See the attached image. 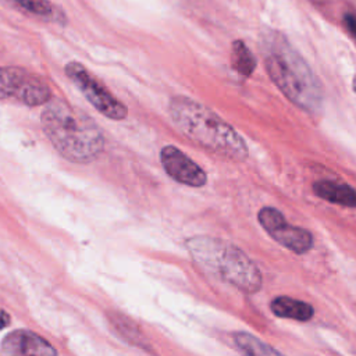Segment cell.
<instances>
[{
  "mask_svg": "<svg viewBox=\"0 0 356 356\" xmlns=\"http://www.w3.org/2000/svg\"><path fill=\"white\" fill-rule=\"evenodd\" d=\"M40 124L54 149L71 163L88 164L104 149V136L95 120L65 100H49Z\"/></svg>",
  "mask_w": 356,
  "mask_h": 356,
  "instance_id": "obj_1",
  "label": "cell"
},
{
  "mask_svg": "<svg viewBox=\"0 0 356 356\" xmlns=\"http://www.w3.org/2000/svg\"><path fill=\"white\" fill-rule=\"evenodd\" d=\"M168 113L178 129L196 145L225 159L246 160L249 149L245 139L211 108L188 96H174Z\"/></svg>",
  "mask_w": 356,
  "mask_h": 356,
  "instance_id": "obj_2",
  "label": "cell"
},
{
  "mask_svg": "<svg viewBox=\"0 0 356 356\" xmlns=\"http://www.w3.org/2000/svg\"><path fill=\"white\" fill-rule=\"evenodd\" d=\"M264 65L277 88L307 113H318L324 103L323 88L303 57L277 33L264 39Z\"/></svg>",
  "mask_w": 356,
  "mask_h": 356,
  "instance_id": "obj_3",
  "label": "cell"
},
{
  "mask_svg": "<svg viewBox=\"0 0 356 356\" xmlns=\"http://www.w3.org/2000/svg\"><path fill=\"white\" fill-rule=\"evenodd\" d=\"M186 249L200 268L246 293H256L263 285L256 263L231 242L213 236H192L186 239Z\"/></svg>",
  "mask_w": 356,
  "mask_h": 356,
  "instance_id": "obj_4",
  "label": "cell"
},
{
  "mask_svg": "<svg viewBox=\"0 0 356 356\" xmlns=\"http://www.w3.org/2000/svg\"><path fill=\"white\" fill-rule=\"evenodd\" d=\"M6 99L33 107L46 104L51 99V90L36 74L19 67H0V100Z\"/></svg>",
  "mask_w": 356,
  "mask_h": 356,
  "instance_id": "obj_5",
  "label": "cell"
},
{
  "mask_svg": "<svg viewBox=\"0 0 356 356\" xmlns=\"http://www.w3.org/2000/svg\"><path fill=\"white\" fill-rule=\"evenodd\" d=\"M64 70L67 76L75 83L89 103L104 117L115 121L127 117V107L81 63L71 61Z\"/></svg>",
  "mask_w": 356,
  "mask_h": 356,
  "instance_id": "obj_6",
  "label": "cell"
},
{
  "mask_svg": "<svg viewBox=\"0 0 356 356\" xmlns=\"http://www.w3.org/2000/svg\"><path fill=\"white\" fill-rule=\"evenodd\" d=\"M257 220L264 231L288 250L296 254H303L313 248L314 238L310 231L302 227L291 225L278 209L271 206L260 209Z\"/></svg>",
  "mask_w": 356,
  "mask_h": 356,
  "instance_id": "obj_7",
  "label": "cell"
},
{
  "mask_svg": "<svg viewBox=\"0 0 356 356\" xmlns=\"http://www.w3.org/2000/svg\"><path fill=\"white\" fill-rule=\"evenodd\" d=\"M160 163L164 171L179 184L192 188H202L207 184L206 171L172 145H167L160 150Z\"/></svg>",
  "mask_w": 356,
  "mask_h": 356,
  "instance_id": "obj_8",
  "label": "cell"
},
{
  "mask_svg": "<svg viewBox=\"0 0 356 356\" xmlns=\"http://www.w3.org/2000/svg\"><path fill=\"white\" fill-rule=\"evenodd\" d=\"M1 352L13 356H54L57 350L49 341L29 330H15L1 341Z\"/></svg>",
  "mask_w": 356,
  "mask_h": 356,
  "instance_id": "obj_9",
  "label": "cell"
},
{
  "mask_svg": "<svg viewBox=\"0 0 356 356\" xmlns=\"http://www.w3.org/2000/svg\"><path fill=\"white\" fill-rule=\"evenodd\" d=\"M313 192L320 199L330 203L356 209V189L350 185L330 179H321L313 184Z\"/></svg>",
  "mask_w": 356,
  "mask_h": 356,
  "instance_id": "obj_10",
  "label": "cell"
},
{
  "mask_svg": "<svg viewBox=\"0 0 356 356\" xmlns=\"http://www.w3.org/2000/svg\"><path fill=\"white\" fill-rule=\"evenodd\" d=\"M271 312L277 317L292 318L296 321H309L314 316V309L312 305L293 299L291 296H277L270 303Z\"/></svg>",
  "mask_w": 356,
  "mask_h": 356,
  "instance_id": "obj_11",
  "label": "cell"
},
{
  "mask_svg": "<svg viewBox=\"0 0 356 356\" xmlns=\"http://www.w3.org/2000/svg\"><path fill=\"white\" fill-rule=\"evenodd\" d=\"M28 13L38 15L46 21L56 22L60 25L67 24V15L61 7L49 0H14Z\"/></svg>",
  "mask_w": 356,
  "mask_h": 356,
  "instance_id": "obj_12",
  "label": "cell"
},
{
  "mask_svg": "<svg viewBox=\"0 0 356 356\" xmlns=\"http://www.w3.org/2000/svg\"><path fill=\"white\" fill-rule=\"evenodd\" d=\"M234 343L236 345V348L243 353V355H249V356H271V355H281L280 350L274 349L273 346H270L268 343L263 342L261 339H259L257 337L249 334V332H235L234 337Z\"/></svg>",
  "mask_w": 356,
  "mask_h": 356,
  "instance_id": "obj_13",
  "label": "cell"
},
{
  "mask_svg": "<svg viewBox=\"0 0 356 356\" xmlns=\"http://www.w3.org/2000/svg\"><path fill=\"white\" fill-rule=\"evenodd\" d=\"M256 57L242 40H235L231 47V65L242 76H250L256 68Z\"/></svg>",
  "mask_w": 356,
  "mask_h": 356,
  "instance_id": "obj_14",
  "label": "cell"
},
{
  "mask_svg": "<svg viewBox=\"0 0 356 356\" xmlns=\"http://www.w3.org/2000/svg\"><path fill=\"white\" fill-rule=\"evenodd\" d=\"M343 22H345V26L348 28V31L350 32V35L356 39V14H345V18H343Z\"/></svg>",
  "mask_w": 356,
  "mask_h": 356,
  "instance_id": "obj_15",
  "label": "cell"
},
{
  "mask_svg": "<svg viewBox=\"0 0 356 356\" xmlns=\"http://www.w3.org/2000/svg\"><path fill=\"white\" fill-rule=\"evenodd\" d=\"M10 316H8V313L6 312V310H3V309H0V330H3V328H6L8 324H10Z\"/></svg>",
  "mask_w": 356,
  "mask_h": 356,
  "instance_id": "obj_16",
  "label": "cell"
}]
</instances>
